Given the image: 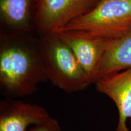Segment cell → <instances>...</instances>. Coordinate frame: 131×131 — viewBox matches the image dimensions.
<instances>
[{
    "instance_id": "cell-9",
    "label": "cell",
    "mask_w": 131,
    "mask_h": 131,
    "mask_svg": "<svg viewBox=\"0 0 131 131\" xmlns=\"http://www.w3.org/2000/svg\"><path fill=\"white\" fill-rule=\"evenodd\" d=\"M131 68V30L112 40L103 55L97 75L98 78Z\"/></svg>"
},
{
    "instance_id": "cell-4",
    "label": "cell",
    "mask_w": 131,
    "mask_h": 131,
    "mask_svg": "<svg viewBox=\"0 0 131 131\" xmlns=\"http://www.w3.org/2000/svg\"><path fill=\"white\" fill-rule=\"evenodd\" d=\"M100 0H37L35 29L42 35L86 14Z\"/></svg>"
},
{
    "instance_id": "cell-1",
    "label": "cell",
    "mask_w": 131,
    "mask_h": 131,
    "mask_svg": "<svg viewBox=\"0 0 131 131\" xmlns=\"http://www.w3.org/2000/svg\"><path fill=\"white\" fill-rule=\"evenodd\" d=\"M47 81L40 39L30 33H0V90L5 98L31 95Z\"/></svg>"
},
{
    "instance_id": "cell-2",
    "label": "cell",
    "mask_w": 131,
    "mask_h": 131,
    "mask_svg": "<svg viewBox=\"0 0 131 131\" xmlns=\"http://www.w3.org/2000/svg\"><path fill=\"white\" fill-rule=\"evenodd\" d=\"M46 72L54 86L67 93L83 91L92 84L71 49L54 31L40 38Z\"/></svg>"
},
{
    "instance_id": "cell-7",
    "label": "cell",
    "mask_w": 131,
    "mask_h": 131,
    "mask_svg": "<svg viewBox=\"0 0 131 131\" xmlns=\"http://www.w3.org/2000/svg\"><path fill=\"white\" fill-rule=\"evenodd\" d=\"M45 107L6 98L0 101V131H27L30 126L40 123L50 117Z\"/></svg>"
},
{
    "instance_id": "cell-3",
    "label": "cell",
    "mask_w": 131,
    "mask_h": 131,
    "mask_svg": "<svg viewBox=\"0 0 131 131\" xmlns=\"http://www.w3.org/2000/svg\"><path fill=\"white\" fill-rule=\"evenodd\" d=\"M59 30L117 40L131 30V0H100L90 12Z\"/></svg>"
},
{
    "instance_id": "cell-5",
    "label": "cell",
    "mask_w": 131,
    "mask_h": 131,
    "mask_svg": "<svg viewBox=\"0 0 131 131\" xmlns=\"http://www.w3.org/2000/svg\"><path fill=\"white\" fill-rule=\"evenodd\" d=\"M56 32L71 49L92 84H94L103 55L112 40L88 37L70 31Z\"/></svg>"
},
{
    "instance_id": "cell-8",
    "label": "cell",
    "mask_w": 131,
    "mask_h": 131,
    "mask_svg": "<svg viewBox=\"0 0 131 131\" xmlns=\"http://www.w3.org/2000/svg\"><path fill=\"white\" fill-rule=\"evenodd\" d=\"M36 12L37 0H0V33L30 34Z\"/></svg>"
},
{
    "instance_id": "cell-10",
    "label": "cell",
    "mask_w": 131,
    "mask_h": 131,
    "mask_svg": "<svg viewBox=\"0 0 131 131\" xmlns=\"http://www.w3.org/2000/svg\"><path fill=\"white\" fill-rule=\"evenodd\" d=\"M27 131H61V129L58 121L50 117L44 122L32 126Z\"/></svg>"
},
{
    "instance_id": "cell-6",
    "label": "cell",
    "mask_w": 131,
    "mask_h": 131,
    "mask_svg": "<svg viewBox=\"0 0 131 131\" xmlns=\"http://www.w3.org/2000/svg\"><path fill=\"white\" fill-rule=\"evenodd\" d=\"M98 92L114 101L119 114L116 131H129L126 122L131 124V68L99 78L94 83Z\"/></svg>"
}]
</instances>
